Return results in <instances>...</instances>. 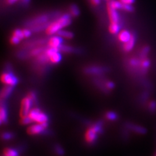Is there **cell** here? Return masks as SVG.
<instances>
[{
  "instance_id": "cell-1",
  "label": "cell",
  "mask_w": 156,
  "mask_h": 156,
  "mask_svg": "<svg viewBox=\"0 0 156 156\" xmlns=\"http://www.w3.org/2000/svg\"><path fill=\"white\" fill-rule=\"evenodd\" d=\"M72 23V16L70 14H64L58 17L55 21L52 22L46 29V33L48 35L57 34L63 28L70 26Z\"/></svg>"
},
{
  "instance_id": "cell-2",
  "label": "cell",
  "mask_w": 156,
  "mask_h": 156,
  "mask_svg": "<svg viewBox=\"0 0 156 156\" xmlns=\"http://www.w3.org/2000/svg\"><path fill=\"white\" fill-rule=\"evenodd\" d=\"M29 116L34 122H37V123L42 124L44 122H48V115L42 112L39 108H34L31 109Z\"/></svg>"
},
{
  "instance_id": "cell-3",
  "label": "cell",
  "mask_w": 156,
  "mask_h": 156,
  "mask_svg": "<svg viewBox=\"0 0 156 156\" xmlns=\"http://www.w3.org/2000/svg\"><path fill=\"white\" fill-rule=\"evenodd\" d=\"M1 80L4 84L12 87L16 86L19 82L18 78L11 72H5L3 73Z\"/></svg>"
},
{
  "instance_id": "cell-4",
  "label": "cell",
  "mask_w": 156,
  "mask_h": 156,
  "mask_svg": "<svg viewBox=\"0 0 156 156\" xmlns=\"http://www.w3.org/2000/svg\"><path fill=\"white\" fill-rule=\"evenodd\" d=\"M33 104V101L29 96L24 98L22 101L21 108H20V116L24 117L29 116V113L31 111V107Z\"/></svg>"
},
{
  "instance_id": "cell-5",
  "label": "cell",
  "mask_w": 156,
  "mask_h": 156,
  "mask_svg": "<svg viewBox=\"0 0 156 156\" xmlns=\"http://www.w3.org/2000/svg\"><path fill=\"white\" fill-rule=\"evenodd\" d=\"M46 128L42 126V124H37L30 126L27 128V133L29 135H35L39 134H44Z\"/></svg>"
},
{
  "instance_id": "cell-6",
  "label": "cell",
  "mask_w": 156,
  "mask_h": 156,
  "mask_svg": "<svg viewBox=\"0 0 156 156\" xmlns=\"http://www.w3.org/2000/svg\"><path fill=\"white\" fill-rule=\"evenodd\" d=\"M98 133L96 131L90 126L87 129L85 133V140L88 144H94L98 139Z\"/></svg>"
},
{
  "instance_id": "cell-7",
  "label": "cell",
  "mask_w": 156,
  "mask_h": 156,
  "mask_svg": "<svg viewBox=\"0 0 156 156\" xmlns=\"http://www.w3.org/2000/svg\"><path fill=\"white\" fill-rule=\"evenodd\" d=\"M118 10L114 9L110 6H107V11L111 23H119L120 21V16Z\"/></svg>"
},
{
  "instance_id": "cell-8",
  "label": "cell",
  "mask_w": 156,
  "mask_h": 156,
  "mask_svg": "<svg viewBox=\"0 0 156 156\" xmlns=\"http://www.w3.org/2000/svg\"><path fill=\"white\" fill-rule=\"evenodd\" d=\"M62 38L60 36H58V35L51 37L48 42V46L53 48L59 49V48L62 46Z\"/></svg>"
},
{
  "instance_id": "cell-9",
  "label": "cell",
  "mask_w": 156,
  "mask_h": 156,
  "mask_svg": "<svg viewBox=\"0 0 156 156\" xmlns=\"http://www.w3.org/2000/svg\"><path fill=\"white\" fill-rule=\"evenodd\" d=\"M48 16L47 15H42L38 16L35 18L33 19L31 21L29 22V25L30 26V27H35L38 26H41V25H44V24H46L47 22L48 21Z\"/></svg>"
},
{
  "instance_id": "cell-10",
  "label": "cell",
  "mask_w": 156,
  "mask_h": 156,
  "mask_svg": "<svg viewBox=\"0 0 156 156\" xmlns=\"http://www.w3.org/2000/svg\"><path fill=\"white\" fill-rule=\"evenodd\" d=\"M126 126L127 128L130 129L131 131H133V132H135L136 133L143 135L146 133V128H144L143 126H140L136 125V124L131 123V122L126 123Z\"/></svg>"
},
{
  "instance_id": "cell-11",
  "label": "cell",
  "mask_w": 156,
  "mask_h": 156,
  "mask_svg": "<svg viewBox=\"0 0 156 156\" xmlns=\"http://www.w3.org/2000/svg\"><path fill=\"white\" fill-rule=\"evenodd\" d=\"M7 111L6 108L5 103L4 102V100H2L1 108H0V120H1V124H5L8 120Z\"/></svg>"
},
{
  "instance_id": "cell-12",
  "label": "cell",
  "mask_w": 156,
  "mask_h": 156,
  "mask_svg": "<svg viewBox=\"0 0 156 156\" xmlns=\"http://www.w3.org/2000/svg\"><path fill=\"white\" fill-rule=\"evenodd\" d=\"M132 35V34H131L129 31L122 30L120 31L118 34V39L120 42L124 44L130 40Z\"/></svg>"
},
{
  "instance_id": "cell-13",
  "label": "cell",
  "mask_w": 156,
  "mask_h": 156,
  "mask_svg": "<svg viewBox=\"0 0 156 156\" xmlns=\"http://www.w3.org/2000/svg\"><path fill=\"white\" fill-rule=\"evenodd\" d=\"M135 42H136L135 37L134 35H133L129 41L123 44V50L126 52L131 51L135 46Z\"/></svg>"
},
{
  "instance_id": "cell-14",
  "label": "cell",
  "mask_w": 156,
  "mask_h": 156,
  "mask_svg": "<svg viewBox=\"0 0 156 156\" xmlns=\"http://www.w3.org/2000/svg\"><path fill=\"white\" fill-rule=\"evenodd\" d=\"M13 89H14V87L9 86V85H6L5 87H3L1 92L2 100H5L7 98H9L12 92Z\"/></svg>"
},
{
  "instance_id": "cell-15",
  "label": "cell",
  "mask_w": 156,
  "mask_h": 156,
  "mask_svg": "<svg viewBox=\"0 0 156 156\" xmlns=\"http://www.w3.org/2000/svg\"><path fill=\"white\" fill-rule=\"evenodd\" d=\"M87 74H100L105 72V69L104 68L98 67V66H92L87 68L85 70Z\"/></svg>"
},
{
  "instance_id": "cell-16",
  "label": "cell",
  "mask_w": 156,
  "mask_h": 156,
  "mask_svg": "<svg viewBox=\"0 0 156 156\" xmlns=\"http://www.w3.org/2000/svg\"><path fill=\"white\" fill-rule=\"evenodd\" d=\"M60 51H58L55 53H53L52 55L49 57V61H50L52 64H57V63H59L62 60V55Z\"/></svg>"
},
{
  "instance_id": "cell-17",
  "label": "cell",
  "mask_w": 156,
  "mask_h": 156,
  "mask_svg": "<svg viewBox=\"0 0 156 156\" xmlns=\"http://www.w3.org/2000/svg\"><path fill=\"white\" fill-rule=\"evenodd\" d=\"M107 5L110 6L114 9L116 10H120L122 9L123 3H122L119 0H109Z\"/></svg>"
},
{
  "instance_id": "cell-18",
  "label": "cell",
  "mask_w": 156,
  "mask_h": 156,
  "mask_svg": "<svg viewBox=\"0 0 156 156\" xmlns=\"http://www.w3.org/2000/svg\"><path fill=\"white\" fill-rule=\"evenodd\" d=\"M120 28V26L119 23H111L109 26V31L113 35H116V34L119 33Z\"/></svg>"
},
{
  "instance_id": "cell-19",
  "label": "cell",
  "mask_w": 156,
  "mask_h": 156,
  "mask_svg": "<svg viewBox=\"0 0 156 156\" xmlns=\"http://www.w3.org/2000/svg\"><path fill=\"white\" fill-rule=\"evenodd\" d=\"M19 152L16 148H7L3 151V156H18Z\"/></svg>"
},
{
  "instance_id": "cell-20",
  "label": "cell",
  "mask_w": 156,
  "mask_h": 156,
  "mask_svg": "<svg viewBox=\"0 0 156 156\" xmlns=\"http://www.w3.org/2000/svg\"><path fill=\"white\" fill-rule=\"evenodd\" d=\"M91 127L93 128L96 132L98 134H101L104 132L103 129V122L102 121H98L95 122L93 125H92Z\"/></svg>"
},
{
  "instance_id": "cell-21",
  "label": "cell",
  "mask_w": 156,
  "mask_h": 156,
  "mask_svg": "<svg viewBox=\"0 0 156 156\" xmlns=\"http://www.w3.org/2000/svg\"><path fill=\"white\" fill-rule=\"evenodd\" d=\"M58 36H60L62 38L65 39H72L74 37V34H73L71 31H66V30H61L59 32L57 33Z\"/></svg>"
},
{
  "instance_id": "cell-22",
  "label": "cell",
  "mask_w": 156,
  "mask_h": 156,
  "mask_svg": "<svg viewBox=\"0 0 156 156\" xmlns=\"http://www.w3.org/2000/svg\"><path fill=\"white\" fill-rule=\"evenodd\" d=\"M80 9L76 5H72L70 7V14L73 17H77L80 15Z\"/></svg>"
},
{
  "instance_id": "cell-23",
  "label": "cell",
  "mask_w": 156,
  "mask_h": 156,
  "mask_svg": "<svg viewBox=\"0 0 156 156\" xmlns=\"http://www.w3.org/2000/svg\"><path fill=\"white\" fill-rule=\"evenodd\" d=\"M105 117L107 120L111 121H115L118 119L119 116L114 111H108L105 113Z\"/></svg>"
},
{
  "instance_id": "cell-24",
  "label": "cell",
  "mask_w": 156,
  "mask_h": 156,
  "mask_svg": "<svg viewBox=\"0 0 156 156\" xmlns=\"http://www.w3.org/2000/svg\"><path fill=\"white\" fill-rule=\"evenodd\" d=\"M141 70H142L143 72H146V71L148 69L150 66V61L148 58H146V57L144 58L143 61H141Z\"/></svg>"
},
{
  "instance_id": "cell-25",
  "label": "cell",
  "mask_w": 156,
  "mask_h": 156,
  "mask_svg": "<svg viewBox=\"0 0 156 156\" xmlns=\"http://www.w3.org/2000/svg\"><path fill=\"white\" fill-rule=\"evenodd\" d=\"M2 137L5 140H11L14 137V134L12 132L6 131V132H4L2 133Z\"/></svg>"
},
{
  "instance_id": "cell-26",
  "label": "cell",
  "mask_w": 156,
  "mask_h": 156,
  "mask_svg": "<svg viewBox=\"0 0 156 156\" xmlns=\"http://www.w3.org/2000/svg\"><path fill=\"white\" fill-rule=\"evenodd\" d=\"M44 49L42 48H37L33 49V50L31 51V55L32 56H38V55H40L41 53L44 51Z\"/></svg>"
},
{
  "instance_id": "cell-27",
  "label": "cell",
  "mask_w": 156,
  "mask_h": 156,
  "mask_svg": "<svg viewBox=\"0 0 156 156\" xmlns=\"http://www.w3.org/2000/svg\"><path fill=\"white\" fill-rule=\"evenodd\" d=\"M33 121V120L29 117V116H24V117H22V119L20 120V123L22 125H28L30 124Z\"/></svg>"
},
{
  "instance_id": "cell-28",
  "label": "cell",
  "mask_w": 156,
  "mask_h": 156,
  "mask_svg": "<svg viewBox=\"0 0 156 156\" xmlns=\"http://www.w3.org/2000/svg\"><path fill=\"white\" fill-rule=\"evenodd\" d=\"M12 35H14V36L18 37L20 39H21V40H22L23 38H24L23 30H22V29H16V30H14L12 33Z\"/></svg>"
},
{
  "instance_id": "cell-29",
  "label": "cell",
  "mask_w": 156,
  "mask_h": 156,
  "mask_svg": "<svg viewBox=\"0 0 156 156\" xmlns=\"http://www.w3.org/2000/svg\"><path fill=\"white\" fill-rule=\"evenodd\" d=\"M54 151L58 155H63L65 154V151L63 150V148L61 147L60 145H55L54 146Z\"/></svg>"
},
{
  "instance_id": "cell-30",
  "label": "cell",
  "mask_w": 156,
  "mask_h": 156,
  "mask_svg": "<svg viewBox=\"0 0 156 156\" xmlns=\"http://www.w3.org/2000/svg\"><path fill=\"white\" fill-rule=\"evenodd\" d=\"M59 50L65 53H71L74 51V48H72L71 46L62 45L59 48Z\"/></svg>"
},
{
  "instance_id": "cell-31",
  "label": "cell",
  "mask_w": 156,
  "mask_h": 156,
  "mask_svg": "<svg viewBox=\"0 0 156 156\" xmlns=\"http://www.w3.org/2000/svg\"><path fill=\"white\" fill-rule=\"evenodd\" d=\"M148 109L151 113H154L156 111V102L155 101H151L148 104Z\"/></svg>"
},
{
  "instance_id": "cell-32",
  "label": "cell",
  "mask_w": 156,
  "mask_h": 156,
  "mask_svg": "<svg viewBox=\"0 0 156 156\" xmlns=\"http://www.w3.org/2000/svg\"><path fill=\"white\" fill-rule=\"evenodd\" d=\"M129 64L131 66H132L133 67L135 66H138L139 65H140L141 64V62L139 61V60L138 58H131L129 61Z\"/></svg>"
},
{
  "instance_id": "cell-33",
  "label": "cell",
  "mask_w": 156,
  "mask_h": 156,
  "mask_svg": "<svg viewBox=\"0 0 156 156\" xmlns=\"http://www.w3.org/2000/svg\"><path fill=\"white\" fill-rule=\"evenodd\" d=\"M122 10H124V11H126V12H133L134 8L131 5H126V4H123V7H122Z\"/></svg>"
},
{
  "instance_id": "cell-34",
  "label": "cell",
  "mask_w": 156,
  "mask_h": 156,
  "mask_svg": "<svg viewBox=\"0 0 156 156\" xmlns=\"http://www.w3.org/2000/svg\"><path fill=\"white\" fill-rule=\"evenodd\" d=\"M20 41H21V39H20L18 37L14 36V35H12V37L11 38V40H10L11 43L13 45L18 44H19L20 42Z\"/></svg>"
},
{
  "instance_id": "cell-35",
  "label": "cell",
  "mask_w": 156,
  "mask_h": 156,
  "mask_svg": "<svg viewBox=\"0 0 156 156\" xmlns=\"http://www.w3.org/2000/svg\"><path fill=\"white\" fill-rule=\"evenodd\" d=\"M22 30H23L24 38H29L30 37L31 35H32V31L31 30H30V29H22Z\"/></svg>"
},
{
  "instance_id": "cell-36",
  "label": "cell",
  "mask_w": 156,
  "mask_h": 156,
  "mask_svg": "<svg viewBox=\"0 0 156 156\" xmlns=\"http://www.w3.org/2000/svg\"><path fill=\"white\" fill-rule=\"evenodd\" d=\"M29 97L31 98V100H33V103H37V94L35 93L34 91H31L29 93L28 95Z\"/></svg>"
},
{
  "instance_id": "cell-37",
  "label": "cell",
  "mask_w": 156,
  "mask_h": 156,
  "mask_svg": "<svg viewBox=\"0 0 156 156\" xmlns=\"http://www.w3.org/2000/svg\"><path fill=\"white\" fill-rule=\"evenodd\" d=\"M105 87H106V89H107L108 90H111V89H114L115 83L113 82L108 81L105 83Z\"/></svg>"
},
{
  "instance_id": "cell-38",
  "label": "cell",
  "mask_w": 156,
  "mask_h": 156,
  "mask_svg": "<svg viewBox=\"0 0 156 156\" xmlns=\"http://www.w3.org/2000/svg\"><path fill=\"white\" fill-rule=\"evenodd\" d=\"M150 51V48L146 46V47H144L143 50H142V52H141V56L143 57V58H145L146 55L148 54V53Z\"/></svg>"
},
{
  "instance_id": "cell-39",
  "label": "cell",
  "mask_w": 156,
  "mask_h": 156,
  "mask_svg": "<svg viewBox=\"0 0 156 156\" xmlns=\"http://www.w3.org/2000/svg\"><path fill=\"white\" fill-rule=\"evenodd\" d=\"M119 1L123 4L126 5H132L135 3V0H119Z\"/></svg>"
},
{
  "instance_id": "cell-40",
  "label": "cell",
  "mask_w": 156,
  "mask_h": 156,
  "mask_svg": "<svg viewBox=\"0 0 156 156\" xmlns=\"http://www.w3.org/2000/svg\"><path fill=\"white\" fill-rule=\"evenodd\" d=\"M90 1L94 5H98L101 3V0H90Z\"/></svg>"
},
{
  "instance_id": "cell-41",
  "label": "cell",
  "mask_w": 156,
  "mask_h": 156,
  "mask_svg": "<svg viewBox=\"0 0 156 156\" xmlns=\"http://www.w3.org/2000/svg\"><path fill=\"white\" fill-rule=\"evenodd\" d=\"M18 1H19V0H6V2L9 5H12L14 3H16Z\"/></svg>"
},
{
  "instance_id": "cell-42",
  "label": "cell",
  "mask_w": 156,
  "mask_h": 156,
  "mask_svg": "<svg viewBox=\"0 0 156 156\" xmlns=\"http://www.w3.org/2000/svg\"><path fill=\"white\" fill-rule=\"evenodd\" d=\"M31 0H22V2L24 4V5H27L28 4L29 2H30Z\"/></svg>"
}]
</instances>
